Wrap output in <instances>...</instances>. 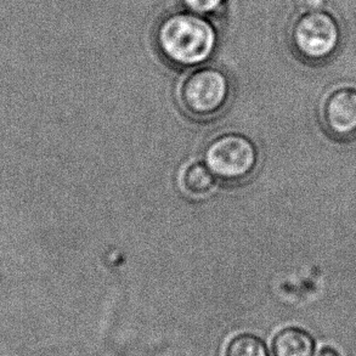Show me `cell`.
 Here are the masks:
<instances>
[{
    "mask_svg": "<svg viewBox=\"0 0 356 356\" xmlns=\"http://www.w3.org/2000/svg\"><path fill=\"white\" fill-rule=\"evenodd\" d=\"M232 97V79L216 66H198L184 78L179 87V104L184 112L203 122L220 116Z\"/></svg>",
    "mask_w": 356,
    "mask_h": 356,
    "instance_id": "obj_3",
    "label": "cell"
},
{
    "mask_svg": "<svg viewBox=\"0 0 356 356\" xmlns=\"http://www.w3.org/2000/svg\"><path fill=\"white\" fill-rule=\"evenodd\" d=\"M323 124L334 139L355 138L356 88H338L328 94L323 104Z\"/></svg>",
    "mask_w": 356,
    "mask_h": 356,
    "instance_id": "obj_5",
    "label": "cell"
},
{
    "mask_svg": "<svg viewBox=\"0 0 356 356\" xmlns=\"http://www.w3.org/2000/svg\"><path fill=\"white\" fill-rule=\"evenodd\" d=\"M184 10L190 13L200 15L207 19H212L213 16L222 13L227 0H180Z\"/></svg>",
    "mask_w": 356,
    "mask_h": 356,
    "instance_id": "obj_9",
    "label": "cell"
},
{
    "mask_svg": "<svg viewBox=\"0 0 356 356\" xmlns=\"http://www.w3.org/2000/svg\"><path fill=\"white\" fill-rule=\"evenodd\" d=\"M315 339L303 328H284L271 343L273 356H315Z\"/></svg>",
    "mask_w": 356,
    "mask_h": 356,
    "instance_id": "obj_6",
    "label": "cell"
},
{
    "mask_svg": "<svg viewBox=\"0 0 356 356\" xmlns=\"http://www.w3.org/2000/svg\"><path fill=\"white\" fill-rule=\"evenodd\" d=\"M203 157L216 178L229 184L248 180L259 165V151L254 141L237 131L213 138L206 146Z\"/></svg>",
    "mask_w": 356,
    "mask_h": 356,
    "instance_id": "obj_4",
    "label": "cell"
},
{
    "mask_svg": "<svg viewBox=\"0 0 356 356\" xmlns=\"http://www.w3.org/2000/svg\"><path fill=\"white\" fill-rule=\"evenodd\" d=\"M217 178L208 168L206 163L193 162L181 170L179 177V185L188 197L202 198L212 193Z\"/></svg>",
    "mask_w": 356,
    "mask_h": 356,
    "instance_id": "obj_7",
    "label": "cell"
},
{
    "mask_svg": "<svg viewBox=\"0 0 356 356\" xmlns=\"http://www.w3.org/2000/svg\"><path fill=\"white\" fill-rule=\"evenodd\" d=\"M326 8L325 0H299V9H320Z\"/></svg>",
    "mask_w": 356,
    "mask_h": 356,
    "instance_id": "obj_10",
    "label": "cell"
},
{
    "mask_svg": "<svg viewBox=\"0 0 356 356\" xmlns=\"http://www.w3.org/2000/svg\"><path fill=\"white\" fill-rule=\"evenodd\" d=\"M342 39V24L327 8L299 9L289 26L292 49L307 63L327 61L341 47Z\"/></svg>",
    "mask_w": 356,
    "mask_h": 356,
    "instance_id": "obj_2",
    "label": "cell"
},
{
    "mask_svg": "<svg viewBox=\"0 0 356 356\" xmlns=\"http://www.w3.org/2000/svg\"><path fill=\"white\" fill-rule=\"evenodd\" d=\"M224 356H269L263 339L250 333H242L232 338Z\"/></svg>",
    "mask_w": 356,
    "mask_h": 356,
    "instance_id": "obj_8",
    "label": "cell"
},
{
    "mask_svg": "<svg viewBox=\"0 0 356 356\" xmlns=\"http://www.w3.org/2000/svg\"><path fill=\"white\" fill-rule=\"evenodd\" d=\"M318 356H341V354L332 347H325L320 350Z\"/></svg>",
    "mask_w": 356,
    "mask_h": 356,
    "instance_id": "obj_11",
    "label": "cell"
},
{
    "mask_svg": "<svg viewBox=\"0 0 356 356\" xmlns=\"http://www.w3.org/2000/svg\"><path fill=\"white\" fill-rule=\"evenodd\" d=\"M154 40L169 65L193 68L202 66L216 53L218 33L211 19L181 10L161 19Z\"/></svg>",
    "mask_w": 356,
    "mask_h": 356,
    "instance_id": "obj_1",
    "label": "cell"
}]
</instances>
